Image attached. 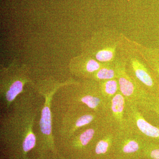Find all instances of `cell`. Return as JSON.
Segmentation results:
<instances>
[{"label": "cell", "mask_w": 159, "mask_h": 159, "mask_svg": "<svg viewBox=\"0 0 159 159\" xmlns=\"http://www.w3.org/2000/svg\"><path fill=\"white\" fill-rule=\"evenodd\" d=\"M43 101L33 87L25 88L9 110L1 112V142L17 150L22 159H28V153L37 145L35 129Z\"/></svg>", "instance_id": "obj_1"}, {"label": "cell", "mask_w": 159, "mask_h": 159, "mask_svg": "<svg viewBox=\"0 0 159 159\" xmlns=\"http://www.w3.org/2000/svg\"><path fill=\"white\" fill-rule=\"evenodd\" d=\"M109 103L102 97L98 82L74 79L61 86L51 101L52 111H93L105 117Z\"/></svg>", "instance_id": "obj_2"}, {"label": "cell", "mask_w": 159, "mask_h": 159, "mask_svg": "<svg viewBox=\"0 0 159 159\" xmlns=\"http://www.w3.org/2000/svg\"><path fill=\"white\" fill-rule=\"evenodd\" d=\"M118 55L124 63L126 73L137 84L148 93L159 96V86L153 72L134 41L122 33Z\"/></svg>", "instance_id": "obj_3"}, {"label": "cell", "mask_w": 159, "mask_h": 159, "mask_svg": "<svg viewBox=\"0 0 159 159\" xmlns=\"http://www.w3.org/2000/svg\"><path fill=\"white\" fill-rule=\"evenodd\" d=\"M70 81V80L66 82H61L50 77L37 80L32 85L44 98L42 108L35 129L37 145H40L42 149H49L56 153L53 134L51 101L57 89Z\"/></svg>", "instance_id": "obj_4"}, {"label": "cell", "mask_w": 159, "mask_h": 159, "mask_svg": "<svg viewBox=\"0 0 159 159\" xmlns=\"http://www.w3.org/2000/svg\"><path fill=\"white\" fill-rule=\"evenodd\" d=\"M34 82L30 68L25 64L13 61L0 70V108L2 112L9 110L13 102L25 91L27 84Z\"/></svg>", "instance_id": "obj_5"}, {"label": "cell", "mask_w": 159, "mask_h": 159, "mask_svg": "<svg viewBox=\"0 0 159 159\" xmlns=\"http://www.w3.org/2000/svg\"><path fill=\"white\" fill-rule=\"evenodd\" d=\"M121 34L122 33L114 29H99L82 43L81 53L102 63L114 62L118 57Z\"/></svg>", "instance_id": "obj_6"}, {"label": "cell", "mask_w": 159, "mask_h": 159, "mask_svg": "<svg viewBox=\"0 0 159 159\" xmlns=\"http://www.w3.org/2000/svg\"><path fill=\"white\" fill-rule=\"evenodd\" d=\"M52 112L54 141L57 139L62 142L70 139L80 129L104 118L93 111Z\"/></svg>", "instance_id": "obj_7"}, {"label": "cell", "mask_w": 159, "mask_h": 159, "mask_svg": "<svg viewBox=\"0 0 159 159\" xmlns=\"http://www.w3.org/2000/svg\"><path fill=\"white\" fill-rule=\"evenodd\" d=\"M145 141L128 127L116 131L113 153L120 159L141 157Z\"/></svg>", "instance_id": "obj_8"}, {"label": "cell", "mask_w": 159, "mask_h": 159, "mask_svg": "<svg viewBox=\"0 0 159 159\" xmlns=\"http://www.w3.org/2000/svg\"><path fill=\"white\" fill-rule=\"evenodd\" d=\"M126 115L127 127L145 142L159 145V126L146 120L135 104L127 102Z\"/></svg>", "instance_id": "obj_9"}, {"label": "cell", "mask_w": 159, "mask_h": 159, "mask_svg": "<svg viewBox=\"0 0 159 159\" xmlns=\"http://www.w3.org/2000/svg\"><path fill=\"white\" fill-rule=\"evenodd\" d=\"M116 68L119 92L124 96L127 102L137 104L140 99L148 93L142 89L127 74L124 63L119 55L116 61Z\"/></svg>", "instance_id": "obj_10"}, {"label": "cell", "mask_w": 159, "mask_h": 159, "mask_svg": "<svg viewBox=\"0 0 159 159\" xmlns=\"http://www.w3.org/2000/svg\"><path fill=\"white\" fill-rule=\"evenodd\" d=\"M104 64L99 62L87 54L81 53L71 58L69 61V72L79 80L90 79Z\"/></svg>", "instance_id": "obj_11"}, {"label": "cell", "mask_w": 159, "mask_h": 159, "mask_svg": "<svg viewBox=\"0 0 159 159\" xmlns=\"http://www.w3.org/2000/svg\"><path fill=\"white\" fill-rule=\"evenodd\" d=\"M126 103V99L119 92L109 103L105 119L108 125L116 130L125 129L127 127Z\"/></svg>", "instance_id": "obj_12"}, {"label": "cell", "mask_w": 159, "mask_h": 159, "mask_svg": "<svg viewBox=\"0 0 159 159\" xmlns=\"http://www.w3.org/2000/svg\"><path fill=\"white\" fill-rule=\"evenodd\" d=\"M136 105L146 120L159 126V96L148 93Z\"/></svg>", "instance_id": "obj_13"}, {"label": "cell", "mask_w": 159, "mask_h": 159, "mask_svg": "<svg viewBox=\"0 0 159 159\" xmlns=\"http://www.w3.org/2000/svg\"><path fill=\"white\" fill-rule=\"evenodd\" d=\"M134 43L153 72L159 86V49L146 47L134 41Z\"/></svg>", "instance_id": "obj_14"}, {"label": "cell", "mask_w": 159, "mask_h": 159, "mask_svg": "<svg viewBox=\"0 0 159 159\" xmlns=\"http://www.w3.org/2000/svg\"><path fill=\"white\" fill-rule=\"evenodd\" d=\"M116 60L114 62L104 63L100 68L93 74L90 80L99 82L103 80L117 78Z\"/></svg>", "instance_id": "obj_15"}, {"label": "cell", "mask_w": 159, "mask_h": 159, "mask_svg": "<svg viewBox=\"0 0 159 159\" xmlns=\"http://www.w3.org/2000/svg\"><path fill=\"white\" fill-rule=\"evenodd\" d=\"M98 83L102 97L108 103L112 98L119 92L117 78L103 80Z\"/></svg>", "instance_id": "obj_16"}, {"label": "cell", "mask_w": 159, "mask_h": 159, "mask_svg": "<svg viewBox=\"0 0 159 159\" xmlns=\"http://www.w3.org/2000/svg\"><path fill=\"white\" fill-rule=\"evenodd\" d=\"M141 157L147 159H159V145L145 142Z\"/></svg>", "instance_id": "obj_17"}, {"label": "cell", "mask_w": 159, "mask_h": 159, "mask_svg": "<svg viewBox=\"0 0 159 159\" xmlns=\"http://www.w3.org/2000/svg\"><path fill=\"white\" fill-rule=\"evenodd\" d=\"M126 1H128V2H129V1H130V0H126Z\"/></svg>", "instance_id": "obj_18"}]
</instances>
